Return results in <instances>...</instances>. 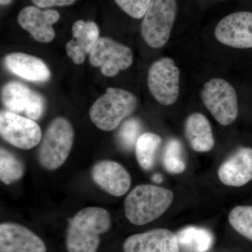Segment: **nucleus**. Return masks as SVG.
<instances>
[{
  "instance_id": "obj_23",
  "label": "nucleus",
  "mask_w": 252,
  "mask_h": 252,
  "mask_svg": "<svg viewBox=\"0 0 252 252\" xmlns=\"http://www.w3.org/2000/svg\"><path fill=\"white\" fill-rule=\"evenodd\" d=\"M162 163L165 170L170 173L180 174L185 171L186 164L180 140L172 138L167 141L164 149Z\"/></svg>"
},
{
  "instance_id": "obj_28",
  "label": "nucleus",
  "mask_w": 252,
  "mask_h": 252,
  "mask_svg": "<svg viewBox=\"0 0 252 252\" xmlns=\"http://www.w3.org/2000/svg\"><path fill=\"white\" fill-rule=\"evenodd\" d=\"M152 180H153V182H155V183L160 184L161 183L162 180H163V178H162V176L161 175L157 173L153 175V177H152Z\"/></svg>"
},
{
  "instance_id": "obj_26",
  "label": "nucleus",
  "mask_w": 252,
  "mask_h": 252,
  "mask_svg": "<svg viewBox=\"0 0 252 252\" xmlns=\"http://www.w3.org/2000/svg\"><path fill=\"white\" fill-rule=\"evenodd\" d=\"M116 3L130 17L135 19L143 18L152 0H114Z\"/></svg>"
},
{
  "instance_id": "obj_20",
  "label": "nucleus",
  "mask_w": 252,
  "mask_h": 252,
  "mask_svg": "<svg viewBox=\"0 0 252 252\" xmlns=\"http://www.w3.org/2000/svg\"><path fill=\"white\" fill-rule=\"evenodd\" d=\"M179 245L185 252H207L212 248L213 235L205 228L188 226L177 234Z\"/></svg>"
},
{
  "instance_id": "obj_27",
  "label": "nucleus",
  "mask_w": 252,
  "mask_h": 252,
  "mask_svg": "<svg viewBox=\"0 0 252 252\" xmlns=\"http://www.w3.org/2000/svg\"><path fill=\"white\" fill-rule=\"evenodd\" d=\"M76 0H32L33 4L39 8H49L52 6H64L72 4Z\"/></svg>"
},
{
  "instance_id": "obj_5",
  "label": "nucleus",
  "mask_w": 252,
  "mask_h": 252,
  "mask_svg": "<svg viewBox=\"0 0 252 252\" xmlns=\"http://www.w3.org/2000/svg\"><path fill=\"white\" fill-rule=\"evenodd\" d=\"M176 0H152L141 25V34L150 47L160 49L167 44L177 17Z\"/></svg>"
},
{
  "instance_id": "obj_2",
  "label": "nucleus",
  "mask_w": 252,
  "mask_h": 252,
  "mask_svg": "<svg viewBox=\"0 0 252 252\" xmlns=\"http://www.w3.org/2000/svg\"><path fill=\"white\" fill-rule=\"evenodd\" d=\"M173 198V193L169 189L151 185L137 186L126 197V218L134 225L147 224L163 215Z\"/></svg>"
},
{
  "instance_id": "obj_15",
  "label": "nucleus",
  "mask_w": 252,
  "mask_h": 252,
  "mask_svg": "<svg viewBox=\"0 0 252 252\" xmlns=\"http://www.w3.org/2000/svg\"><path fill=\"white\" fill-rule=\"evenodd\" d=\"M124 252H180L177 235L158 228L131 235L124 245Z\"/></svg>"
},
{
  "instance_id": "obj_7",
  "label": "nucleus",
  "mask_w": 252,
  "mask_h": 252,
  "mask_svg": "<svg viewBox=\"0 0 252 252\" xmlns=\"http://www.w3.org/2000/svg\"><path fill=\"white\" fill-rule=\"evenodd\" d=\"M180 71L170 58H162L151 65L147 86L154 98L165 106L177 102L180 94Z\"/></svg>"
},
{
  "instance_id": "obj_21",
  "label": "nucleus",
  "mask_w": 252,
  "mask_h": 252,
  "mask_svg": "<svg viewBox=\"0 0 252 252\" xmlns=\"http://www.w3.org/2000/svg\"><path fill=\"white\" fill-rule=\"evenodd\" d=\"M161 142V137L153 132H146L139 137L135 147V155L143 170H149L153 167Z\"/></svg>"
},
{
  "instance_id": "obj_1",
  "label": "nucleus",
  "mask_w": 252,
  "mask_h": 252,
  "mask_svg": "<svg viewBox=\"0 0 252 252\" xmlns=\"http://www.w3.org/2000/svg\"><path fill=\"white\" fill-rule=\"evenodd\" d=\"M112 225L110 214L105 209L89 207L77 212L69 221L66 233L68 252H96L100 235Z\"/></svg>"
},
{
  "instance_id": "obj_11",
  "label": "nucleus",
  "mask_w": 252,
  "mask_h": 252,
  "mask_svg": "<svg viewBox=\"0 0 252 252\" xmlns=\"http://www.w3.org/2000/svg\"><path fill=\"white\" fill-rule=\"evenodd\" d=\"M217 40L235 49L252 48V13L239 11L225 16L215 31Z\"/></svg>"
},
{
  "instance_id": "obj_25",
  "label": "nucleus",
  "mask_w": 252,
  "mask_h": 252,
  "mask_svg": "<svg viewBox=\"0 0 252 252\" xmlns=\"http://www.w3.org/2000/svg\"><path fill=\"white\" fill-rule=\"evenodd\" d=\"M142 124L138 119L131 118L125 121L118 132V140L123 149L130 151L135 147L137 141L140 137Z\"/></svg>"
},
{
  "instance_id": "obj_24",
  "label": "nucleus",
  "mask_w": 252,
  "mask_h": 252,
  "mask_svg": "<svg viewBox=\"0 0 252 252\" xmlns=\"http://www.w3.org/2000/svg\"><path fill=\"white\" fill-rule=\"evenodd\" d=\"M228 220L240 235L252 241V206H237L230 211Z\"/></svg>"
},
{
  "instance_id": "obj_16",
  "label": "nucleus",
  "mask_w": 252,
  "mask_h": 252,
  "mask_svg": "<svg viewBox=\"0 0 252 252\" xmlns=\"http://www.w3.org/2000/svg\"><path fill=\"white\" fill-rule=\"evenodd\" d=\"M223 185L240 187L252 180V148L241 147L230 156L218 170Z\"/></svg>"
},
{
  "instance_id": "obj_6",
  "label": "nucleus",
  "mask_w": 252,
  "mask_h": 252,
  "mask_svg": "<svg viewBox=\"0 0 252 252\" xmlns=\"http://www.w3.org/2000/svg\"><path fill=\"white\" fill-rule=\"evenodd\" d=\"M200 96L204 105L220 125L229 126L236 120L238 97L229 82L220 78H213L205 83Z\"/></svg>"
},
{
  "instance_id": "obj_19",
  "label": "nucleus",
  "mask_w": 252,
  "mask_h": 252,
  "mask_svg": "<svg viewBox=\"0 0 252 252\" xmlns=\"http://www.w3.org/2000/svg\"><path fill=\"white\" fill-rule=\"evenodd\" d=\"M185 136L190 147L197 152H208L213 149L215 141L211 124L200 113L190 114L185 122Z\"/></svg>"
},
{
  "instance_id": "obj_4",
  "label": "nucleus",
  "mask_w": 252,
  "mask_h": 252,
  "mask_svg": "<svg viewBox=\"0 0 252 252\" xmlns=\"http://www.w3.org/2000/svg\"><path fill=\"white\" fill-rule=\"evenodd\" d=\"M74 130L65 118L53 119L46 127L38 152V161L49 171L60 168L66 162L72 151Z\"/></svg>"
},
{
  "instance_id": "obj_29",
  "label": "nucleus",
  "mask_w": 252,
  "mask_h": 252,
  "mask_svg": "<svg viewBox=\"0 0 252 252\" xmlns=\"http://www.w3.org/2000/svg\"><path fill=\"white\" fill-rule=\"evenodd\" d=\"M11 1L12 0H0V3L1 5H7L10 4Z\"/></svg>"
},
{
  "instance_id": "obj_3",
  "label": "nucleus",
  "mask_w": 252,
  "mask_h": 252,
  "mask_svg": "<svg viewBox=\"0 0 252 252\" xmlns=\"http://www.w3.org/2000/svg\"><path fill=\"white\" fill-rule=\"evenodd\" d=\"M138 105V99L129 91L108 88L91 106V122L99 130L112 131L130 117Z\"/></svg>"
},
{
  "instance_id": "obj_12",
  "label": "nucleus",
  "mask_w": 252,
  "mask_h": 252,
  "mask_svg": "<svg viewBox=\"0 0 252 252\" xmlns=\"http://www.w3.org/2000/svg\"><path fill=\"white\" fill-rule=\"evenodd\" d=\"M60 14L56 10H41L28 6L23 8L18 16V24L30 33L33 39L41 43L54 40L56 32L53 25L59 21Z\"/></svg>"
},
{
  "instance_id": "obj_10",
  "label": "nucleus",
  "mask_w": 252,
  "mask_h": 252,
  "mask_svg": "<svg viewBox=\"0 0 252 252\" xmlns=\"http://www.w3.org/2000/svg\"><path fill=\"white\" fill-rule=\"evenodd\" d=\"M1 101L7 111L36 121L44 111V99L40 94L17 81H11L1 90Z\"/></svg>"
},
{
  "instance_id": "obj_9",
  "label": "nucleus",
  "mask_w": 252,
  "mask_h": 252,
  "mask_svg": "<svg viewBox=\"0 0 252 252\" xmlns=\"http://www.w3.org/2000/svg\"><path fill=\"white\" fill-rule=\"evenodd\" d=\"M0 134L8 143L24 150L35 147L42 137L35 121L9 111L0 113Z\"/></svg>"
},
{
  "instance_id": "obj_13",
  "label": "nucleus",
  "mask_w": 252,
  "mask_h": 252,
  "mask_svg": "<svg viewBox=\"0 0 252 252\" xmlns=\"http://www.w3.org/2000/svg\"><path fill=\"white\" fill-rule=\"evenodd\" d=\"M94 183L113 196L125 195L131 186V177L122 164L111 160H102L94 164L91 171Z\"/></svg>"
},
{
  "instance_id": "obj_8",
  "label": "nucleus",
  "mask_w": 252,
  "mask_h": 252,
  "mask_svg": "<svg viewBox=\"0 0 252 252\" xmlns=\"http://www.w3.org/2000/svg\"><path fill=\"white\" fill-rule=\"evenodd\" d=\"M91 64L99 67L105 77H113L133 63L132 50L109 37H99L89 56Z\"/></svg>"
},
{
  "instance_id": "obj_14",
  "label": "nucleus",
  "mask_w": 252,
  "mask_h": 252,
  "mask_svg": "<svg viewBox=\"0 0 252 252\" xmlns=\"http://www.w3.org/2000/svg\"><path fill=\"white\" fill-rule=\"evenodd\" d=\"M0 252H46V246L24 225L4 222L0 225Z\"/></svg>"
},
{
  "instance_id": "obj_17",
  "label": "nucleus",
  "mask_w": 252,
  "mask_h": 252,
  "mask_svg": "<svg viewBox=\"0 0 252 252\" xmlns=\"http://www.w3.org/2000/svg\"><path fill=\"white\" fill-rule=\"evenodd\" d=\"M72 32L73 38L66 44V52L73 62L81 64L99 39V28L94 21L78 20L73 24Z\"/></svg>"
},
{
  "instance_id": "obj_18",
  "label": "nucleus",
  "mask_w": 252,
  "mask_h": 252,
  "mask_svg": "<svg viewBox=\"0 0 252 252\" xmlns=\"http://www.w3.org/2000/svg\"><path fill=\"white\" fill-rule=\"evenodd\" d=\"M5 65L15 75L34 82L49 80L51 72L46 63L35 56L24 53L16 52L5 57Z\"/></svg>"
},
{
  "instance_id": "obj_22",
  "label": "nucleus",
  "mask_w": 252,
  "mask_h": 252,
  "mask_svg": "<svg viewBox=\"0 0 252 252\" xmlns=\"http://www.w3.org/2000/svg\"><path fill=\"white\" fill-rule=\"evenodd\" d=\"M25 173L23 162L7 149H0V180L6 185L18 181Z\"/></svg>"
}]
</instances>
